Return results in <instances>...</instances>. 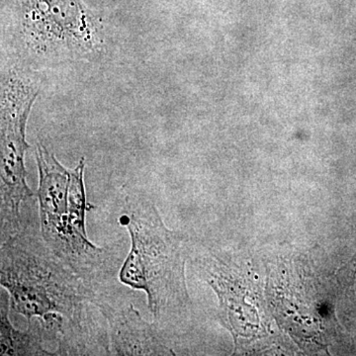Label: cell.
Segmentation results:
<instances>
[{
    "instance_id": "obj_5",
    "label": "cell",
    "mask_w": 356,
    "mask_h": 356,
    "mask_svg": "<svg viewBox=\"0 0 356 356\" xmlns=\"http://www.w3.org/2000/svg\"><path fill=\"white\" fill-rule=\"evenodd\" d=\"M39 95L37 84L9 70L1 76V243L15 235L21 226V206L36 194L28 186L25 154L30 149L26 127L33 104Z\"/></svg>"
},
{
    "instance_id": "obj_7",
    "label": "cell",
    "mask_w": 356,
    "mask_h": 356,
    "mask_svg": "<svg viewBox=\"0 0 356 356\" xmlns=\"http://www.w3.org/2000/svg\"><path fill=\"white\" fill-rule=\"evenodd\" d=\"M10 301L9 297L1 296L0 306V348L2 356H47L55 355V351L44 348L48 343L38 320L28 323L26 331L14 327L9 318Z\"/></svg>"
},
{
    "instance_id": "obj_1",
    "label": "cell",
    "mask_w": 356,
    "mask_h": 356,
    "mask_svg": "<svg viewBox=\"0 0 356 356\" xmlns=\"http://www.w3.org/2000/svg\"><path fill=\"white\" fill-rule=\"evenodd\" d=\"M0 284L11 311L38 320L55 355H110L108 331L97 322L96 293L25 226L1 243Z\"/></svg>"
},
{
    "instance_id": "obj_6",
    "label": "cell",
    "mask_w": 356,
    "mask_h": 356,
    "mask_svg": "<svg viewBox=\"0 0 356 356\" xmlns=\"http://www.w3.org/2000/svg\"><path fill=\"white\" fill-rule=\"evenodd\" d=\"M95 304L106 321L110 355H175L168 330L147 323L132 303L115 300L104 290L96 294Z\"/></svg>"
},
{
    "instance_id": "obj_3",
    "label": "cell",
    "mask_w": 356,
    "mask_h": 356,
    "mask_svg": "<svg viewBox=\"0 0 356 356\" xmlns=\"http://www.w3.org/2000/svg\"><path fill=\"white\" fill-rule=\"evenodd\" d=\"M119 222L131 238L119 280L131 289L145 292L154 322L165 329L191 305L184 236L165 226L152 199L138 194L125 198Z\"/></svg>"
},
{
    "instance_id": "obj_4",
    "label": "cell",
    "mask_w": 356,
    "mask_h": 356,
    "mask_svg": "<svg viewBox=\"0 0 356 356\" xmlns=\"http://www.w3.org/2000/svg\"><path fill=\"white\" fill-rule=\"evenodd\" d=\"M100 26L81 0H19L13 35L34 60L60 63L96 50Z\"/></svg>"
},
{
    "instance_id": "obj_2",
    "label": "cell",
    "mask_w": 356,
    "mask_h": 356,
    "mask_svg": "<svg viewBox=\"0 0 356 356\" xmlns=\"http://www.w3.org/2000/svg\"><path fill=\"white\" fill-rule=\"evenodd\" d=\"M39 170L40 232L60 261L96 293L106 290L119 274L120 248L98 247L88 236L86 213L92 208L84 185L86 159L74 170L65 168L42 143L35 149Z\"/></svg>"
}]
</instances>
